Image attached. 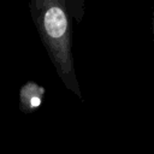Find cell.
Here are the masks:
<instances>
[{"label": "cell", "mask_w": 154, "mask_h": 154, "mask_svg": "<svg viewBox=\"0 0 154 154\" xmlns=\"http://www.w3.org/2000/svg\"><path fill=\"white\" fill-rule=\"evenodd\" d=\"M38 36L65 87L81 97L71 54L72 24L81 22L83 0H30Z\"/></svg>", "instance_id": "cell-1"}, {"label": "cell", "mask_w": 154, "mask_h": 154, "mask_svg": "<svg viewBox=\"0 0 154 154\" xmlns=\"http://www.w3.org/2000/svg\"><path fill=\"white\" fill-rule=\"evenodd\" d=\"M46 90L42 85L28 81L19 90V106L24 113H31L42 103Z\"/></svg>", "instance_id": "cell-2"}]
</instances>
